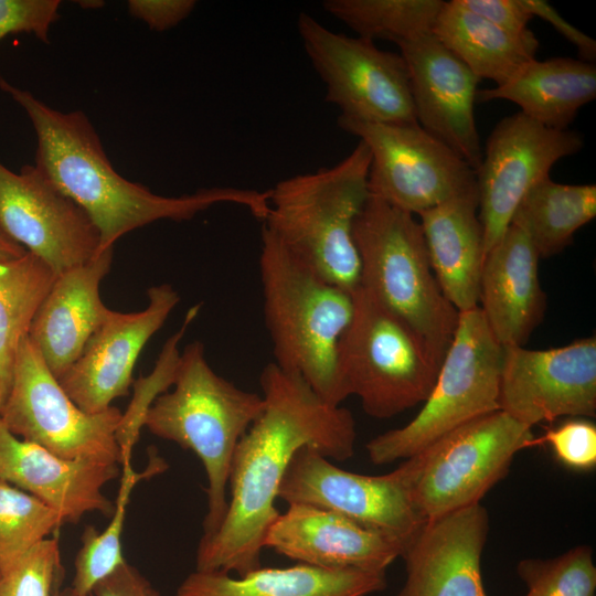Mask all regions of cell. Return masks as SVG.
Instances as JSON below:
<instances>
[{
  "label": "cell",
  "instance_id": "5bb4252c",
  "mask_svg": "<svg viewBox=\"0 0 596 596\" xmlns=\"http://www.w3.org/2000/svg\"><path fill=\"white\" fill-rule=\"evenodd\" d=\"M583 147L579 132L544 127L520 111L494 126L476 170L485 254L509 227L526 192L550 175L558 160Z\"/></svg>",
  "mask_w": 596,
  "mask_h": 596
},
{
  "label": "cell",
  "instance_id": "836d02e7",
  "mask_svg": "<svg viewBox=\"0 0 596 596\" xmlns=\"http://www.w3.org/2000/svg\"><path fill=\"white\" fill-rule=\"evenodd\" d=\"M63 578L56 536L28 551L0 560V596H61Z\"/></svg>",
  "mask_w": 596,
  "mask_h": 596
},
{
  "label": "cell",
  "instance_id": "52a82bcc",
  "mask_svg": "<svg viewBox=\"0 0 596 596\" xmlns=\"http://www.w3.org/2000/svg\"><path fill=\"white\" fill-rule=\"evenodd\" d=\"M503 347L479 307L459 312L451 343L433 390L405 426L382 433L365 445L371 462L407 459L459 426L499 408Z\"/></svg>",
  "mask_w": 596,
  "mask_h": 596
},
{
  "label": "cell",
  "instance_id": "4fadbf2b",
  "mask_svg": "<svg viewBox=\"0 0 596 596\" xmlns=\"http://www.w3.org/2000/svg\"><path fill=\"white\" fill-rule=\"evenodd\" d=\"M277 499L337 512L404 547L426 522L414 505L403 462L385 475H361L337 467L309 446L292 457Z\"/></svg>",
  "mask_w": 596,
  "mask_h": 596
},
{
  "label": "cell",
  "instance_id": "1f68e13d",
  "mask_svg": "<svg viewBox=\"0 0 596 596\" xmlns=\"http://www.w3.org/2000/svg\"><path fill=\"white\" fill-rule=\"evenodd\" d=\"M525 596H596V566L589 545L551 558H524L517 565Z\"/></svg>",
  "mask_w": 596,
  "mask_h": 596
},
{
  "label": "cell",
  "instance_id": "4dcf8cb0",
  "mask_svg": "<svg viewBox=\"0 0 596 596\" xmlns=\"http://www.w3.org/2000/svg\"><path fill=\"white\" fill-rule=\"evenodd\" d=\"M167 468L158 457L143 472L134 471L130 458L121 462V479L115 510L106 529L98 533L87 525L82 533V546L74 561V575L68 588L78 596H86L103 578L113 573L126 560L123 556L121 534L131 491L137 482Z\"/></svg>",
  "mask_w": 596,
  "mask_h": 596
},
{
  "label": "cell",
  "instance_id": "ac0fdd59",
  "mask_svg": "<svg viewBox=\"0 0 596 596\" xmlns=\"http://www.w3.org/2000/svg\"><path fill=\"white\" fill-rule=\"evenodd\" d=\"M148 306L137 312L113 311L93 334L78 360L58 379L70 398L84 412L100 413L129 394L137 359L180 301L169 284L147 290Z\"/></svg>",
  "mask_w": 596,
  "mask_h": 596
},
{
  "label": "cell",
  "instance_id": "d6a6232c",
  "mask_svg": "<svg viewBox=\"0 0 596 596\" xmlns=\"http://www.w3.org/2000/svg\"><path fill=\"white\" fill-rule=\"evenodd\" d=\"M63 523L52 508L0 481V560L28 551L50 538Z\"/></svg>",
  "mask_w": 596,
  "mask_h": 596
},
{
  "label": "cell",
  "instance_id": "f546056e",
  "mask_svg": "<svg viewBox=\"0 0 596 596\" xmlns=\"http://www.w3.org/2000/svg\"><path fill=\"white\" fill-rule=\"evenodd\" d=\"M441 0H326L323 9L359 38L395 43L429 34L444 6Z\"/></svg>",
  "mask_w": 596,
  "mask_h": 596
},
{
  "label": "cell",
  "instance_id": "4316f807",
  "mask_svg": "<svg viewBox=\"0 0 596 596\" xmlns=\"http://www.w3.org/2000/svg\"><path fill=\"white\" fill-rule=\"evenodd\" d=\"M432 34L481 81L507 83L535 58L539 40L514 36L471 12L457 0L445 1Z\"/></svg>",
  "mask_w": 596,
  "mask_h": 596
},
{
  "label": "cell",
  "instance_id": "83f0119b",
  "mask_svg": "<svg viewBox=\"0 0 596 596\" xmlns=\"http://www.w3.org/2000/svg\"><path fill=\"white\" fill-rule=\"evenodd\" d=\"M596 216V185L558 183L545 177L517 206L511 223L531 241L540 258L572 244L575 233Z\"/></svg>",
  "mask_w": 596,
  "mask_h": 596
},
{
  "label": "cell",
  "instance_id": "44dd1931",
  "mask_svg": "<svg viewBox=\"0 0 596 596\" xmlns=\"http://www.w3.org/2000/svg\"><path fill=\"white\" fill-rule=\"evenodd\" d=\"M119 465L58 457L17 437L0 419V481L35 497L56 511L64 523H77L91 512L113 514L115 502L103 488L119 476Z\"/></svg>",
  "mask_w": 596,
  "mask_h": 596
},
{
  "label": "cell",
  "instance_id": "d590c367",
  "mask_svg": "<svg viewBox=\"0 0 596 596\" xmlns=\"http://www.w3.org/2000/svg\"><path fill=\"white\" fill-rule=\"evenodd\" d=\"M549 445L564 466L574 470H590L596 466V426L587 419L576 418L550 428L531 447Z\"/></svg>",
  "mask_w": 596,
  "mask_h": 596
},
{
  "label": "cell",
  "instance_id": "277c9868",
  "mask_svg": "<svg viewBox=\"0 0 596 596\" xmlns=\"http://www.w3.org/2000/svg\"><path fill=\"white\" fill-rule=\"evenodd\" d=\"M173 390L161 393L147 409L142 426L193 451L206 475L207 510L202 538L222 523L235 449L258 418L262 394L240 389L209 364L204 345L193 341L180 353Z\"/></svg>",
  "mask_w": 596,
  "mask_h": 596
},
{
  "label": "cell",
  "instance_id": "d6986e66",
  "mask_svg": "<svg viewBox=\"0 0 596 596\" xmlns=\"http://www.w3.org/2000/svg\"><path fill=\"white\" fill-rule=\"evenodd\" d=\"M488 533L480 503L427 520L401 555L406 578L397 596H488L481 576Z\"/></svg>",
  "mask_w": 596,
  "mask_h": 596
},
{
  "label": "cell",
  "instance_id": "e0dca14e",
  "mask_svg": "<svg viewBox=\"0 0 596 596\" xmlns=\"http://www.w3.org/2000/svg\"><path fill=\"white\" fill-rule=\"evenodd\" d=\"M397 46L416 121L476 171L482 159L475 117L480 79L432 33Z\"/></svg>",
  "mask_w": 596,
  "mask_h": 596
},
{
  "label": "cell",
  "instance_id": "30bf717a",
  "mask_svg": "<svg viewBox=\"0 0 596 596\" xmlns=\"http://www.w3.org/2000/svg\"><path fill=\"white\" fill-rule=\"evenodd\" d=\"M123 413L115 406L89 414L65 393L26 336L17 356L0 419L17 437L65 459H98L121 465L117 432Z\"/></svg>",
  "mask_w": 596,
  "mask_h": 596
},
{
  "label": "cell",
  "instance_id": "8992f818",
  "mask_svg": "<svg viewBox=\"0 0 596 596\" xmlns=\"http://www.w3.org/2000/svg\"><path fill=\"white\" fill-rule=\"evenodd\" d=\"M353 237L361 264L360 288L405 321L441 364L459 312L434 276L419 222L370 194L355 220Z\"/></svg>",
  "mask_w": 596,
  "mask_h": 596
},
{
  "label": "cell",
  "instance_id": "d4e9b609",
  "mask_svg": "<svg viewBox=\"0 0 596 596\" xmlns=\"http://www.w3.org/2000/svg\"><path fill=\"white\" fill-rule=\"evenodd\" d=\"M387 587L386 572L326 570L305 564L258 567L244 576L194 571L173 596H370Z\"/></svg>",
  "mask_w": 596,
  "mask_h": 596
},
{
  "label": "cell",
  "instance_id": "8d00e7d4",
  "mask_svg": "<svg viewBox=\"0 0 596 596\" xmlns=\"http://www.w3.org/2000/svg\"><path fill=\"white\" fill-rule=\"evenodd\" d=\"M60 7V0H0V41L9 34L32 33L49 43Z\"/></svg>",
  "mask_w": 596,
  "mask_h": 596
},
{
  "label": "cell",
  "instance_id": "484cf974",
  "mask_svg": "<svg viewBox=\"0 0 596 596\" xmlns=\"http://www.w3.org/2000/svg\"><path fill=\"white\" fill-rule=\"evenodd\" d=\"M596 97V66L572 57L528 62L507 83L478 89L477 102L503 99L544 127L567 130Z\"/></svg>",
  "mask_w": 596,
  "mask_h": 596
},
{
  "label": "cell",
  "instance_id": "74e56055",
  "mask_svg": "<svg viewBox=\"0 0 596 596\" xmlns=\"http://www.w3.org/2000/svg\"><path fill=\"white\" fill-rule=\"evenodd\" d=\"M460 6L482 17L501 30L519 38L534 33L528 28L533 18L519 0H457Z\"/></svg>",
  "mask_w": 596,
  "mask_h": 596
},
{
  "label": "cell",
  "instance_id": "2e32d148",
  "mask_svg": "<svg viewBox=\"0 0 596 596\" xmlns=\"http://www.w3.org/2000/svg\"><path fill=\"white\" fill-rule=\"evenodd\" d=\"M499 408L533 426L596 414V339L552 349L503 347Z\"/></svg>",
  "mask_w": 596,
  "mask_h": 596
},
{
  "label": "cell",
  "instance_id": "3957f363",
  "mask_svg": "<svg viewBox=\"0 0 596 596\" xmlns=\"http://www.w3.org/2000/svg\"><path fill=\"white\" fill-rule=\"evenodd\" d=\"M258 265L274 363L301 376L327 403L341 405L349 395L340 349L354 315V292L320 277L264 225Z\"/></svg>",
  "mask_w": 596,
  "mask_h": 596
},
{
  "label": "cell",
  "instance_id": "7a4b0ae2",
  "mask_svg": "<svg viewBox=\"0 0 596 596\" xmlns=\"http://www.w3.org/2000/svg\"><path fill=\"white\" fill-rule=\"evenodd\" d=\"M0 89L25 111L34 128V166L97 228L99 253L136 228L159 220H190L215 204L244 206L262 222L268 214L269 190L210 188L181 196L156 194L114 169L85 113L56 110L3 77Z\"/></svg>",
  "mask_w": 596,
  "mask_h": 596
},
{
  "label": "cell",
  "instance_id": "f35d334b",
  "mask_svg": "<svg viewBox=\"0 0 596 596\" xmlns=\"http://www.w3.org/2000/svg\"><path fill=\"white\" fill-rule=\"evenodd\" d=\"M193 0H129L130 15L143 21L151 30L167 31L185 18L195 8Z\"/></svg>",
  "mask_w": 596,
  "mask_h": 596
},
{
  "label": "cell",
  "instance_id": "8fae6325",
  "mask_svg": "<svg viewBox=\"0 0 596 596\" xmlns=\"http://www.w3.org/2000/svg\"><path fill=\"white\" fill-rule=\"evenodd\" d=\"M304 49L339 117L368 123H417L407 67L401 54L373 41L336 33L310 14L297 20Z\"/></svg>",
  "mask_w": 596,
  "mask_h": 596
},
{
  "label": "cell",
  "instance_id": "9a60e30c",
  "mask_svg": "<svg viewBox=\"0 0 596 596\" xmlns=\"http://www.w3.org/2000/svg\"><path fill=\"white\" fill-rule=\"evenodd\" d=\"M0 226L56 277L99 254L91 219L34 164L13 172L0 162Z\"/></svg>",
  "mask_w": 596,
  "mask_h": 596
},
{
  "label": "cell",
  "instance_id": "ffe728a7",
  "mask_svg": "<svg viewBox=\"0 0 596 596\" xmlns=\"http://www.w3.org/2000/svg\"><path fill=\"white\" fill-rule=\"evenodd\" d=\"M264 547L299 564L369 572H386L404 550L398 540L385 533L304 503H290L279 512L266 533Z\"/></svg>",
  "mask_w": 596,
  "mask_h": 596
},
{
  "label": "cell",
  "instance_id": "f1b7e54d",
  "mask_svg": "<svg viewBox=\"0 0 596 596\" xmlns=\"http://www.w3.org/2000/svg\"><path fill=\"white\" fill-rule=\"evenodd\" d=\"M55 278L51 268L28 251L19 258L0 260V411L22 340Z\"/></svg>",
  "mask_w": 596,
  "mask_h": 596
},
{
  "label": "cell",
  "instance_id": "60d3db41",
  "mask_svg": "<svg viewBox=\"0 0 596 596\" xmlns=\"http://www.w3.org/2000/svg\"><path fill=\"white\" fill-rule=\"evenodd\" d=\"M519 3L532 17H539L546 21L556 32L575 45L579 60L595 64L596 41L566 21L549 2L543 0H519Z\"/></svg>",
  "mask_w": 596,
  "mask_h": 596
},
{
  "label": "cell",
  "instance_id": "ab89813d",
  "mask_svg": "<svg viewBox=\"0 0 596 596\" xmlns=\"http://www.w3.org/2000/svg\"><path fill=\"white\" fill-rule=\"evenodd\" d=\"M61 596H78L68 587ZM86 596H160L150 582L127 561L99 581Z\"/></svg>",
  "mask_w": 596,
  "mask_h": 596
},
{
  "label": "cell",
  "instance_id": "9c48e42d",
  "mask_svg": "<svg viewBox=\"0 0 596 596\" xmlns=\"http://www.w3.org/2000/svg\"><path fill=\"white\" fill-rule=\"evenodd\" d=\"M533 438L531 426L498 409L404 459L417 512L427 521L480 503Z\"/></svg>",
  "mask_w": 596,
  "mask_h": 596
},
{
  "label": "cell",
  "instance_id": "cb8c5ba5",
  "mask_svg": "<svg viewBox=\"0 0 596 596\" xmlns=\"http://www.w3.org/2000/svg\"><path fill=\"white\" fill-rule=\"evenodd\" d=\"M434 276L458 312L479 307L485 260L478 190L454 196L418 214Z\"/></svg>",
  "mask_w": 596,
  "mask_h": 596
},
{
  "label": "cell",
  "instance_id": "ba28073f",
  "mask_svg": "<svg viewBox=\"0 0 596 596\" xmlns=\"http://www.w3.org/2000/svg\"><path fill=\"white\" fill-rule=\"evenodd\" d=\"M440 363L424 340L401 318L360 287L354 315L340 349V370L348 395L364 412L390 418L424 403Z\"/></svg>",
  "mask_w": 596,
  "mask_h": 596
},
{
  "label": "cell",
  "instance_id": "e575fe53",
  "mask_svg": "<svg viewBox=\"0 0 596 596\" xmlns=\"http://www.w3.org/2000/svg\"><path fill=\"white\" fill-rule=\"evenodd\" d=\"M199 309L200 305H195L188 311L181 329L169 338L164 344L153 372L148 377L140 379L138 384L136 383L134 401L127 413L123 414L117 432L121 462L126 458H130L132 446L138 440L139 429L142 426L147 409L157 396L168 391L173 384L181 353L178 350L179 341L196 317Z\"/></svg>",
  "mask_w": 596,
  "mask_h": 596
},
{
  "label": "cell",
  "instance_id": "7c38bea8",
  "mask_svg": "<svg viewBox=\"0 0 596 596\" xmlns=\"http://www.w3.org/2000/svg\"><path fill=\"white\" fill-rule=\"evenodd\" d=\"M339 127L370 149L369 191L418 215L477 190L476 171L418 123H368L338 117Z\"/></svg>",
  "mask_w": 596,
  "mask_h": 596
},
{
  "label": "cell",
  "instance_id": "6da1fadb",
  "mask_svg": "<svg viewBox=\"0 0 596 596\" xmlns=\"http://www.w3.org/2000/svg\"><path fill=\"white\" fill-rule=\"evenodd\" d=\"M264 408L241 438L232 461L231 497L217 530L201 538L196 571L244 576L262 566L266 533L278 517V489L295 454L305 446L328 459L354 455L352 413L323 401L298 374L274 362L259 376Z\"/></svg>",
  "mask_w": 596,
  "mask_h": 596
},
{
  "label": "cell",
  "instance_id": "7402d4cb",
  "mask_svg": "<svg viewBox=\"0 0 596 596\" xmlns=\"http://www.w3.org/2000/svg\"><path fill=\"white\" fill-rule=\"evenodd\" d=\"M111 263L113 247L57 276L33 317L28 337L57 380L114 311L99 295Z\"/></svg>",
  "mask_w": 596,
  "mask_h": 596
},
{
  "label": "cell",
  "instance_id": "603a6c76",
  "mask_svg": "<svg viewBox=\"0 0 596 596\" xmlns=\"http://www.w3.org/2000/svg\"><path fill=\"white\" fill-rule=\"evenodd\" d=\"M539 260L529 237L513 224L485 256L479 308L502 347H523L544 317Z\"/></svg>",
  "mask_w": 596,
  "mask_h": 596
},
{
  "label": "cell",
  "instance_id": "5b68a950",
  "mask_svg": "<svg viewBox=\"0 0 596 596\" xmlns=\"http://www.w3.org/2000/svg\"><path fill=\"white\" fill-rule=\"evenodd\" d=\"M370 149L360 140L333 167L279 181L269 189L263 222L300 262L350 292L361 283L353 228L370 196Z\"/></svg>",
  "mask_w": 596,
  "mask_h": 596
},
{
  "label": "cell",
  "instance_id": "b9f144b4",
  "mask_svg": "<svg viewBox=\"0 0 596 596\" xmlns=\"http://www.w3.org/2000/svg\"><path fill=\"white\" fill-rule=\"evenodd\" d=\"M25 253V248L9 237L0 226V260L19 258Z\"/></svg>",
  "mask_w": 596,
  "mask_h": 596
}]
</instances>
